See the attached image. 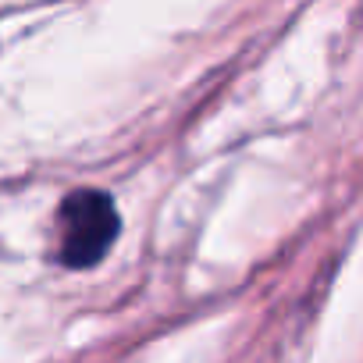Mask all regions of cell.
<instances>
[{
  "label": "cell",
  "mask_w": 363,
  "mask_h": 363,
  "mask_svg": "<svg viewBox=\"0 0 363 363\" xmlns=\"http://www.w3.org/2000/svg\"><path fill=\"white\" fill-rule=\"evenodd\" d=\"M57 225H61L57 257L72 271L100 264L121 232L118 207L100 189H75L72 196H65V203L57 211Z\"/></svg>",
  "instance_id": "obj_1"
}]
</instances>
